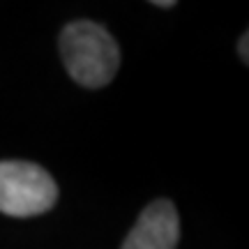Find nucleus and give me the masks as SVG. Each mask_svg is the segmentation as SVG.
<instances>
[{"mask_svg": "<svg viewBox=\"0 0 249 249\" xmlns=\"http://www.w3.org/2000/svg\"><path fill=\"white\" fill-rule=\"evenodd\" d=\"M65 70L83 88H104L120 67V49L104 26L74 21L60 35Z\"/></svg>", "mask_w": 249, "mask_h": 249, "instance_id": "1", "label": "nucleus"}, {"mask_svg": "<svg viewBox=\"0 0 249 249\" xmlns=\"http://www.w3.org/2000/svg\"><path fill=\"white\" fill-rule=\"evenodd\" d=\"M58 201V185L37 164L0 161V213L9 217H35L49 213Z\"/></svg>", "mask_w": 249, "mask_h": 249, "instance_id": "2", "label": "nucleus"}, {"mask_svg": "<svg viewBox=\"0 0 249 249\" xmlns=\"http://www.w3.org/2000/svg\"><path fill=\"white\" fill-rule=\"evenodd\" d=\"M180 240V217L176 205L160 198L150 203L134 224L120 249H176Z\"/></svg>", "mask_w": 249, "mask_h": 249, "instance_id": "3", "label": "nucleus"}, {"mask_svg": "<svg viewBox=\"0 0 249 249\" xmlns=\"http://www.w3.org/2000/svg\"><path fill=\"white\" fill-rule=\"evenodd\" d=\"M242 60H247V33L242 35Z\"/></svg>", "mask_w": 249, "mask_h": 249, "instance_id": "4", "label": "nucleus"}, {"mask_svg": "<svg viewBox=\"0 0 249 249\" xmlns=\"http://www.w3.org/2000/svg\"><path fill=\"white\" fill-rule=\"evenodd\" d=\"M155 7H173L176 2H171V0H166V2H152Z\"/></svg>", "mask_w": 249, "mask_h": 249, "instance_id": "5", "label": "nucleus"}]
</instances>
